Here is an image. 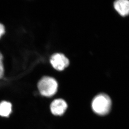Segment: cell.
<instances>
[{
  "mask_svg": "<svg viewBox=\"0 0 129 129\" xmlns=\"http://www.w3.org/2000/svg\"><path fill=\"white\" fill-rule=\"evenodd\" d=\"M112 106V101L108 95L105 94H99L93 100L91 107L95 113L99 115H106L110 112Z\"/></svg>",
  "mask_w": 129,
  "mask_h": 129,
  "instance_id": "1",
  "label": "cell"
},
{
  "mask_svg": "<svg viewBox=\"0 0 129 129\" xmlns=\"http://www.w3.org/2000/svg\"><path fill=\"white\" fill-rule=\"evenodd\" d=\"M50 63L54 68L57 71H62L69 64V60L63 54L56 53L52 56Z\"/></svg>",
  "mask_w": 129,
  "mask_h": 129,
  "instance_id": "3",
  "label": "cell"
},
{
  "mask_svg": "<svg viewBox=\"0 0 129 129\" xmlns=\"http://www.w3.org/2000/svg\"><path fill=\"white\" fill-rule=\"evenodd\" d=\"M5 74V68L4 63V56L0 51V79L4 77Z\"/></svg>",
  "mask_w": 129,
  "mask_h": 129,
  "instance_id": "7",
  "label": "cell"
},
{
  "mask_svg": "<svg viewBox=\"0 0 129 129\" xmlns=\"http://www.w3.org/2000/svg\"><path fill=\"white\" fill-rule=\"evenodd\" d=\"M12 111V105L7 101H3L0 103V115L8 117Z\"/></svg>",
  "mask_w": 129,
  "mask_h": 129,
  "instance_id": "6",
  "label": "cell"
},
{
  "mask_svg": "<svg viewBox=\"0 0 129 129\" xmlns=\"http://www.w3.org/2000/svg\"><path fill=\"white\" fill-rule=\"evenodd\" d=\"M6 32V28L5 26L2 23H0V39L4 35Z\"/></svg>",
  "mask_w": 129,
  "mask_h": 129,
  "instance_id": "8",
  "label": "cell"
},
{
  "mask_svg": "<svg viewBox=\"0 0 129 129\" xmlns=\"http://www.w3.org/2000/svg\"><path fill=\"white\" fill-rule=\"evenodd\" d=\"M114 6L121 16H125L129 14V1L117 0L115 1Z\"/></svg>",
  "mask_w": 129,
  "mask_h": 129,
  "instance_id": "5",
  "label": "cell"
},
{
  "mask_svg": "<svg viewBox=\"0 0 129 129\" xmlns=\"http://www.w3.org/2000/svg\"><path fill=\"white\" fill-rule=\"evenodd\" d=\"M68 108L66 101L62 99H57L52 101L50 105V110L54 115L61 116L63 115Z\"/></svg>",
  "mask_w": 129,
  "mask_h": 129,
  "instance_id": "4",
  "label": "cell"
},
{
  "mask_svg": "<svg viewBox=\"0 0 129 129\" xmlns=\"http://www.w3.org/2000/svg\"><path fill=\"white\" fill-rule=\"evenodd\" d=\"M38 89L41 94L43 96L51 97L57 91L58 83L53 77H44L38 82Z\"/></svg>",
  "mask_w": 129,
  "mask_h": 129,
  "instance_id": "2",
  "label": "cell"
}]
</instances>
